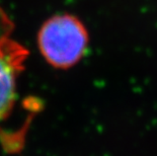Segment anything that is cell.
<instances>
[{
	"mask_svg": "<svg viewBox=\"0 0 157 156\" xmlns=\"http://www.w3.org/2000/svg\"><path fill=\"white\" fill-rule=\"evenodd\" d=\"M26 56V50L9 36L0 41V121L14 105L17 80Z\"/></svg>",
	"mask_w": 157,
	"mask_h": 156,
	"instance_id": "cell-2",
	"label": "cell"
},
{
	"mask_svg": "<svg viewBox=\"0 0 157 156\" xmlns=\"http://www.w3.org/2000/svg\"><path fill=\"white\" fill-rule=\"evenodd\" d=\"M43 57L56 68H69L77 64L88 46L86 28L76 16L58 14L44 22L38 35Z\"/></svg>",
	"mask_w": 157,
	"mask_h": 156,
	"instance_id": "cell-1",
	"label": "cell"
},
{
	"mask_svg": "<svg viewBox=\"0 0 157 156\" xmlns=\"http://www.w3.org/2000/svg\"><path fill=\"white\" fill-rule=\"evenodd\" d=\"M13 29V22L4 9L0 7V41L8 38Z\"/></svg>",
	"mask_w": 157,
	"mask_h": 156,
	"instance_id": "cell-3",
	"label": "cell"
}]
</instances>
